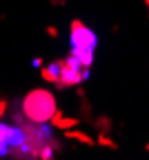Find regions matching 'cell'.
I'll return each instance as SVG.
<instances>
[{
  "label": "cell",
  "instance_id": "obj_1",
  "mask_svg": "<svg viewBox=\"0 0 149 160\" xmlns=\"http://www.w3.org/2000/svg\"><path fill=\"white\" fill-rule=\"evenodd\" d=\"M58 109V100L56 96L45 89V87H40V89H31L25 98H23V102H20V111H23L25 120H29V122H49L51 116L56 113Z\"/></svg>",
  "mask_w": 149,
  "mask_h": 160
},
{
  "label": "cell",
  "instance_id": "obj_2",
  "mask_svg": "<svg viewBox=\"0 0 149 160\" xmlns=\"http://www.w3.org/2000/svg\"><path fill=\"white\" fill-rule=\"evenodd\" d=\"M69 42H71V53L82 67L91 69L94 65V53L98 47V36L94 33L91 27H87L82 20H71L69 25Z\"/></svg>",
  "mask_w": 149,
  "mask_h": 160
},
{
  "label": "cell",
  "instance_id": "obj_3",
  "mask_svg": "<svg viewBox=\"0 0 149 160\" xmlns=\"http://www.w3.org/2000/svg\"><path fill=\"white\" fill-rule=\"evenodd\" d=\"M60 62V82L58 89H67V87H78L85 80L89 78V69L82 67L74 56H67L65 60H58Z\"/></svg>",
  "mask_w": 149,
  "mask_h": 160
},
{
  "label": "cell",
  "instance_id": "obj_4",
  "mask_svg": "<svg viewBox=\"0 0 149 160\" xmlns=\"http://www.w3.org/2000/svg\"><path fill=\"white\" fill-rule=\"evenodd\" d=\"M40 78L45 80V82L58 87V82H60V62L58 60H54V62H49V65H42L40 67Z\"/></svg>",
  "mask_w": 149,
  "mask_h": 160
},
{
  "label": "cell",
  "instance_id": "obj_5",
  "mask_svg": "<svg viewBox=\"0 0 149 160\" xmlns=\"http://www.w3.org/2000/svg\"><path fill=\"white\" fill-rule=\"evenodd\" d=\"M51 127H56V129H60V131H65V129H74L78 122H80V118H74V116H65V113H60L58 109H56V113L51 116Z\"/></svg>",
  "mask_w": 149,
  "mask_h": 160
},
{
  "label": "cell",
  "instance_id": "obj_6",
  "mask_svg": "<svg viewBox=\"0 0 149 160\" xmlns=\"http://www.w3.org/2000/svg\"><path fill=\"white\" fill-rule=\"evenodd\" d=\"M9 131H11V125H5L0 120V158H5L11 153V142H9Z\"/></svg>",
  "mask_w": 149,
  "mask_h": 160
},
{
  "label": "cell",
  "instance_id": "obj_7",
  "mask_svg": "<svg viewBox=\"0 0 149 160\" xmlns=\"http://www.w3.org/2000/svg\"><path fill=\"white\" fill-rule=\"evenodd\" d=\"M65 138H71V140H78V142L87 145V147H96V140L91 136H87L85 131H78V129H65Z\"/></svg>",
  "mask_w": 149,
  "mask_h": 160
},
{
  "label": "cell",
  "instance_id": "obj_8",
  "mask_svg": "<svg viewBox=\"0 0 149 160\" xmlns=\"http://www.w3.org/2000/svg\"><path fill=\"white\" fill-rule=\"evenodd\" d=\"M96 145H100V147H109V149H118V142H114V140L109 138V133H98V138H96Z\"/></svg>",
  "mask_w": 149,
  "mask_h": 160
},
{
  "label": "cell",
  "instance_id": "obj_9",
  "mask_svg": "<svg viewBox=\"0 0 149 160\" xmlns=\"http://www.w3.org/2000/svg\"><path fill=\"white\" fill-rule=\"evenodd\" d=\"M94 125H96L98 129H102L105 133H107V131L111 129V122H109V118H107V116H102V118H98V120H94Z\"/></svg>",
  "mask_w": 149,
  "mask_h": 160
},
{
  "label": "cell",
  "instance_id": "obj_10",
  "mask_svg": "<svg viewBox=\"0 0 149 160\" xmlns=\"http://www.w3.org/2000/svg\"><path fill=\"white\" fill-rule=\"evenodd\" d=\"M7 109H9V102L5 98H0V120H3V116L7 113Z\"/></svg>",
  "mask_w": 149,
  "mask_h": 160
},
{
  "label": "cell",
  "instance_id": "obj_11",
  "mask_svg": "<svg viewBox=\"0 0 149 160\" xmlns=\"http://www.w3.org/2000/svg\"><path fill=\"white\" fill-rule=\"evenodd\" d=\"M45 31H47V33H49V38H58V29H56V27H54V25H49V27H47V29H45Z\"/></svg>",
  "mask_w": 149,
  "mask_h": 160
},
{
  "label": "cell",
  "instance_id": "obj_12",
  "mask_svg": "<svg viewBox=\"0 0 149 160\" xmlns=\"http://www.w3.org/2000/svg\"><path fill=\"white\" fill-rule=\"evenodd\" d=\"M42 65H45V62H42V60H40V58H33V67H38V69H40Z\"/></svg>",
  "mask_w": 149,
  "mask_h": 160
},
{
  "label": "cell",
  "instance_id": "obj_13",
  "mask_svg": "<svg viewBox=\"0 0 149 160\" xmlns=\"http://www.w3.org/2000/svg\"><path fill=\"white\" fill-rule=\"evenodd\" d=\"M49 2H51V5H65L67 0H49Z\"/></svg>",
  "mask_w": 149,
  "mask_h": 160
},
{
  "label": "cell",
  "instance_id": "obj_14",
  "mask_svg": "<svg viewBox=\"0 0 149 160\" xmlns=\"http://www.w3.org/2000/svg\"><path fill=\"white\" fill-rule=\"evenodd\" d=\"M145 2H147V7H149V0H145Z\"/></svg>",
  "mask_w": 149,
  "mask_h": 160
}]
</instances>
